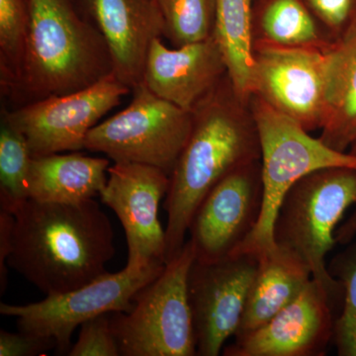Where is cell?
I'll use <instances>...</instances> for the list:
<instances>
[{
  "label": "cell",
  "instance_id": "cell-1",
  "mask_svg": "<svg viewBox=\"0 0 356 356\" xmlns=\"http://www.w3.org/2000/svg\"><path fill=\"white\" fill-rule=\"evenodd\" d=\"M188 140L172 172L165 196V264L184 248L196 210L211 189L234 170L261 161V140L250 102L228 76L192 110Z\"/></svg>",
  "mask_w": 356,
  "mask_h": 356
},
{
  "label": "cell",
  "instance_id": "cell-2",
  "mask_svg": "<svg viewBox=\"0 0 356 356\" xmlns=\"http://www.w3.org/2000/svg\"><path fill=\"white\" fill-rule=\"evenodd\" d=\"M14 214L7 264L46 295L72 291L106 273L116 252L109 218L95 199H27Z\"/></svg>",
  "mask_w": 356,
  "mask_h": 356
},
{
  "label": "cell",
  "instance_id": "cell-3",
  "mask_svg": "<svg viewBox=\"0 0 356 356\" xmlns=\"http://www.w3.org/2000/svg\"><path fill=\"white\" fill-rule=\"evenodd\" d=\"M112 74L106 41L79 0H30L24 64L9 98L22 106L81 90Z\"/></svg>",
  "mask_w": 356,
  "mask_h": 356
},
{
  "label": "cell",
  "instance_id": "cell-4",
  "mask_svg": "<svg viewBox=\"0 0 356 356\" xmlns=\"http://www.w3.org/2000/svg\"><path fill=\"white\" fill-rule=\"evenodd\" d=\"M250 107L261 140L262 205L257 226L235 254L261 255L275 247L273 229L283 199L309 173L332 168H356V156L339 152L312 137L286 115L252 96ZM234 254V255H235Z\"/></svg>",
  "mask_w": 356,
  "mask_h": 356
},
{
  "label": "cell",
  "instance_id": "cell-5",
  "mask_svg": "<svg viewBox=\"0 0 356 356\" xmlns=\"http://www.w3.org/2000/svg\"><path fill=\"white\" fill-rule=\"evenodd\" d=\"M355 203L356 168H321L293 185L274 222L276 245L299 255L308 264L312 277L332 297L343 287L330 273L325 259L337 243V224Z\"/></svg>",
  "mask_w": 356,
  "mask_h": 356
},
{
  "label": "cell",
  "instance_id": "cell-6",
  "mask_svg": "<svg viewBox=\"0 0 356 356\" xmlns=\"http://www.w3.org/2000/svg\"><path fill=\"white\" fill-rule=\"evenodd\" d=\"M195 252L191 241L159 276L135 296L132 310L112 313L121 355H197L188 277Z\"/></svg>",
  "mask_w": 356,
  "mask_h": 356
},
{
  "label": "cell",
  "instance_id": "cell-7",
  "mask_svg": "<svg viewBox=\"0 0 356 356\" xmlns=\"http://www.w3.org/2000/svg\"><path fill=\"white\" fill-rule=\"evenodd\" d=\"M132 91L125 109L89 131L84 149L114 163L156 166L170 175L191 135L192 112L154 95L144 83Z\"/></svg>",
  "mask_w": 356,
  "mask_h": 356
},
{
  "label": "cell",
  "instance_id": "cell-8",
  "mask_svg": "<svg viewBox=\"0 0 356 356\" xmlns=\"http://www.w3.org/2000/svg\"><path fill=\"white\" fill-rule=\"evenodd\" d=\"M165 264L154 262L143 268L126 266L119 273L102 274L72 291L47 295L36 303L0 304V314L15 317L19 331L53 337L57 353H69L72 334L86 321L116 312L132 310L134 299L163 273Z\"/></svg>",
  "mask_w": 356,
  "mask_h": 356
},
{
  "label": "cell",
  "instance_id": "cell-9",
  "mask_svg": "<svg viewBox=\"0 0 356 356\" xmlns=\"http://www.w3.org/2000/svg\"><path fill=\"white\" fill-rule=\"evenodd\" d=\"M130 91L112 74L81 90L4 109L1 119L24 136L32 158L79 152L89 131Z\"/></svg>",
  "mask_w": 356,
  "mask_h": 356
},
{
  "label": "cell",
  "instance_id": "cell-10",
  "mask_svg": "<svg viewBox=\"0 0 356 356\" xmlns=\"http://www.w3.org/2000/svg\"><path fill=\"white\" fill-rule=\"evenodd\" d=\"M330 46L291 48L254 42L252 96L308 132L322 129L327 112L325 65Z\"/></svg>",
  "mask_w": 356,
  "mask_h": 356
},
{
  "label": "cell",
  "instance_id": "cell-11",
  "mask_svg": "<svg viewBox=\"0 0 356 356\" xmlns=\"http://www.w3.org/2000/svg\"><path fill=\"white\" fill-rule=\"evenodd\" d=\"M257 267L259 257L250 254L192 264L188 292L197 355H219L227 339L235 336Z\"/></svg>",
  "mask_w": 356,
  "mask_h": 356
},
{
  "label": "cell",
  "instance_id": "cell-12",
  "mask_svg": "<svg viewBox=\"0 0 356 356\" xmlns=\"http://www.w3.org/2000/svg\"><path fill=\"white\" fill-rule=\"evenodd\" d=\"M261 205V161L222 178L203 199L189 226L195 261H219L235 254L254 232Z\"/></svg>",
  "mask_w": 356,
  "mask_h": 356
},
{
  "label": "cell",
  "instance_id": "cell-13",
  "mask_svg": "<svg viewBox=\"0 0 356 356\" xmlns=\"http://www.w3.org/2000/svg\"><path fill=\"white\" fill-rule=\"evenodd\" d=\"M170 182V175L156 166L114 163L109 168L99 197L125 231L129 267L165 264V229L159 222V208Z\"/></svg>",
  "mask_w": 356,
  "mask_h": 356
},
{
  "label": "cell",
  "instance_id": "cell-14",
  "mask_svg": "<svg viewBox=\"0 0 356 356\" xmlns=\"http://www.w3.org/2000/svg\"><path fill=\"white\" fill-rule=\"evenodd\" d=\"M332 295L312 278L305 289L266 324L225 348L227 356L324 355L334 339Z\"/></svg>",
  "mask_w": 356,
  "mask_h": 356
},
{
  "label": "cell",
  "instance_id": "cell-15",
  "mask_svg": "<svg viewBox=\"0 0 356 356\" xmlns=\"http://www.w3.org/2000/svg\"><path fill=\"white\" fill-rule=\"evenodd\" d=\"M108 46L117 79L136 88L143 81L149 47L163 38L158 0H79Z\"/></svg>",
  "mask_w": 356,
  "mask_h": 356
},
{
  "label": "cell",
  "instance_id": "cell-16",
  "mask_svg": "<svg viewBox=\"0 0 356 356\" xmlns=\"http://www.w3.org/2000/svg\"><path fill=\"white\" fill-rule=\"evenodd\" d=\"M227 74L214 36L173 49L156 38L147 53L142 83L163 99L192 111Z\"/></svg>",
  "mask_w": 356,
  "mask_h": 356
},
{
  "label": "cell",
  "instance_id": "cell-17",
  "mask_svg": "<svg viewBox=\"0 0 356 356\" xmlns=\"http://www.w3.org/2000/svg\"><path fill=\"white\" fill-rule=\"evenodd\" d=\"M257 257L259 267L236 339H242L266 324L294 301L313 278L308 264L287 248L276 245Z\"/></svg>",
  "mask_w": 356,
  "mask_h": 356
},
{
  "label": "cell",
  "instance_id": "cell-18",
  "mask_svg": "<svg viewBox=\"0 0 356 356\" xmlns=\"http://www.w3.org/2000/svg\"><path fill=\"white\" fill-rule=\"evenodd\" d=\"M108 159L72 152L32 158L28 199L53 203H79L102 193L108 177Z\"/></svg>",
  "mask_w": 356,
  "mask_h": 356
},
{
  "label": "cell",
  "instance_id": "cell-19",
  "mask_svg": "<svg viewBox=\"0 0 356 356\" xmlns=\"http://www.w3.org/2000/svg\"><path fill=\"white\" fill-rule=\"evenodd\" d=\"M327 112L320 139L346 152L356 140V27L327 51Z\"/></svg>",
  "mask_w": 356,
  "mask_h": 356
},
{
  "label": "cell",
  "instance_id": "cell-20",
  "mask_svg": "<svg viewBox=\"0 0 356 356\" xmlns=\"http://www.w3.org/2000/svg\"><path fill=\"white\" fill-rule=\"evenodd\" d=\"M255 0H216L214 36L238 96L250 102L254 70Z\"/></svg>",
  "mask_w": 356,
  "mask_h": 356
},
{
  "label": "cell",
  "instance_id": "cell-21",
  "mask_svg": "<svg viewBox=\"0 0 356 356\" xmlns=\"http://www.w3.org/2000/svg\"><path fill=\"white\" fill-rule=\"evenodd\" d=\"M254 42L275 46L325 48L334 40L304 0H255Z\"/></svg>",
  "mask_w": 356,
  "mask_h": 356
},
{
  "label": "cell",
  "instance_id": "cell-22",
  "mask_svg": "<svg viewBox=\"0 0 356 356\" xmlns=\"http://www.w3.org/2000/svg\"><path fill=\"white\" fill-rule=\"evenodd\" d=\"M30 26V0H0V86L9 96L19 81Z\"/></svg>",
  "mask_w": 356,
  "mask_h": 356
},
{
  "label": "cell",
  "instance_id": "cell-23",
  "mask_svg": "<svg viewBox=\"0 0 356 356\" xmlns=\"http://www.w3.org/2000/svg\"><path fill=\"white\" fill-rule=\"evenodd\" d=\"M32 156L24 136L1 119L0 128V208L14 212L27 200Z\"/></svg>",
  "mask_w": 356,
  "mask_h": 356
},
{
  "label": "cell",
  "instance_id": "cell-24",
  "mask_svg": "<svg viewBox=\"0 0 356 356\" xmlns=\"http://www.w3.org/2000/svg\"><path fill=\"white\" fill-rule=\"evenodd\" d=\"M163 37L173 47L197 43L214 35L216 0H158Z\"/></svg>",
  "mask_w": 356,
  "mask_h": 356
},
{
  "label": "cell",
  "instance_id": "cell-25",
  "mask_svg": "<svg viewBox=\"0 0 356 356\" xmlns=\"http://www.w3.org/2000/svg\"><path fill=\"white\" fill-rule=\"evenodd\" d=\"M346 292L343 310L334 322V341L341 356H356V243L334 257L329 268Z\"/></svg>",
  "mask_w": 356,
  "mask_h": 356
},
{
  "label": "cell",
  "instance_id": "cell-26",
  "mask_svg": "<svg viewBox=\"0 0 356 356\" xmlns=\"http://www.w3.org/2000/svg\"><path fill=\"white\" fill-rule=\"evenodd\" d=\"M69 356H119L120 348L112 329L111 317L103 314L81 325L79 339Z\"/></svg>",
  "mask_w": 356,
  "mask_h": 356
},
{
  "label": "cell",
  "instance_id": "cell-27",
  "mask_svg": "<svg viewBox=\"0 0 356 356\" xmlns=\"http://www.w3.org/2000/svg\"><path fill=\"white\" fill-rule=\"evenodd\" d=\"M330 38L337 41L356 27V0H304Z\"/></svg>",
  "mask_w": 356,
  "mask_h": 356
},
{
  "label": "cell",
  "instance_id": "cell-28",
  "mask_svg": "<svg viewBox=\"0 0 356 356\" xmlns=\"http://www.w3.org/2000/svg\"><path fill=\"white\" fill-rule=\"evenodd\" d=\"M57 348L53 337L19 331H0V356H37Z\"/></svg>",
  "mask_w": 356,
  "mask_h": 356
},
{
  "label": "cell",
  "instance_id": "cell-29",
  "mask_svg": "<svg viewBox=\"0 0 356 356\" xmlns=\"http://www.w3.org/2000/svg\"><path fill=\"white\" fill-rule=\"evenodd\" d=\"M14 214L0 208V293L3 295L8 283L7 261L13 248Z\"/></svg>",
  "mask_w": 356,
  "mask_h": 356
},
{
  "label": "cell",
  "instance_id": "cell-30",
  "mask_svg": "<svg viewBox=\"0 0 356 356\" xmlns=\"http://www.w3.org/2000/svg\"><path fill=\"white\" fill-rule=\"evenodd\" d=\"M356 235V210L348 221L343 222L336 231L337 243L346 245L355 238Z\"/></svg>",
  "mask_w": 356,
  "mask_h": 356
},
{
  "label": "cell",
  "instance_id": "cell-31",
  "mask_svg": "<svg viewBox=\"0 0 356 356\" xmlns=\"http://www.w3.org/2000/svg\"><path fill=\"white\" fill-rule=\"evenodd\" d=\"M348 152H350L351 154H353V156H356V140L353 142V144L351 145Z\"/></svg>",
  "mask_w": 356,
  "mask_h": 356
}]
</instances>
